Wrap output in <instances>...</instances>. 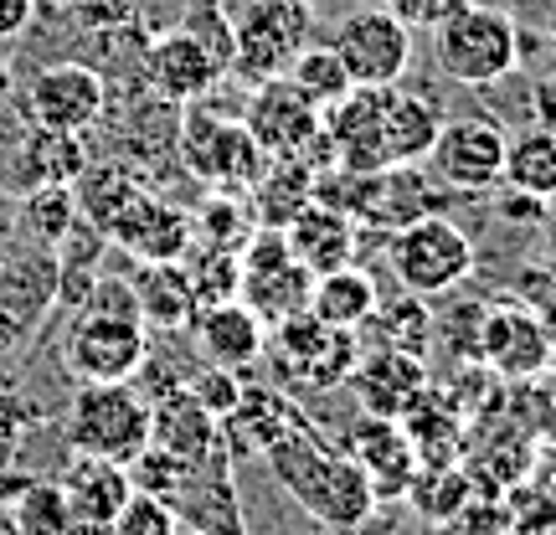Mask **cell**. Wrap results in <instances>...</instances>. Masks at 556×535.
Segmentation results:
<instances>
[{"label": "cell", "mask_w": 556, "mask_h": 535, "mask_svg": "<svg viewBox=\"0 0 556 535\" xmlns=\"http://www.w3.org/2000/svg\"><path fill=\"white\" fill-rule=\"evenodd\" d=\"M88 165H93V155H88L83 135H58V129L26 124L16 139V150H11L5 186H11V180H16L21 191H31V186H73Z\"/></svg>", "instance_id": "24"}, {"label": "cell", "mask_w": 556, "mask_h": 535, "mask_svg": "<svg viewBox=\"0 0 556 535\" xmlns=\"http://www.w3.org/2000/svg\"><path fill=\"white\" fill-rule=\"evenodd\" d=\"M150 356V330L144 319L119 315H93V309H73L67 330H62V366L78 386H99V381H135V371Z\"/></svg>", "instance_id": "7"}, {"label": "cell", "mask_w": 556, "mask_h": 535, "mask_svg": "<svg viewBox=\"0 0 556 535\" xmlns=\"http://www.w3.org/2000/svg\"><path fill=\"white\" fill-rule=\"evenodd\" d=\"M531 103H536V119L546 124V129H556V62L531 82Z\"/></svg>", "instance_id": "43"}, {"label": "cell", "mask_w": 556, "mask_h": 535, "mask_svg": "<svg viewBox=\"0 0 556 535\" xmlns=\"http://www.w3.org/2000/svg\"><path fill=\"white\" fill-rule=\"evenodd\" d=\"M377 278L345 263V268H330V273H315V289H309V315L325 319V324H340V330H361L366 319L377 315Z\"/></svg>", "instance_id": "28"}, {"label": "cell", "mask_w": 556, "mask_h": 535, "mask_svg": "<svg viewBox=\"0 0 556 535\" xmlns=\"http://www.w3.org/2000/svg\"><path fill=\"white\" fill-rule=\"evenodd\" d=\"M150 437H155L160 448H170L180 463H191L197 474H227L232 469V454L222 443L217 417L206 412L186 386L150 407Z\"/></svg>", "instance_id": "18"}, {"label": "cell", "mask_w": 556, "mask_h": 535, "mask_svg": "<svg viewBox=\"0 0 556 535\" xmlns=\"http://www.w3.org/2000/svg\"><path fill=\"white\" fill-rule=\"evenodd\" d=\"M0 535H26V531L16 525V515H11V510H0Z\"/></svg>", "instance_id": "44"}, {"label": "cell", "mask_w": 556, "mask_h": 535, "mask_svg": "<svg viewBox=\"0 0 556 535\" xmlns=\"http://www.w3.org/2000/svg\"><path fill=\"white\" fill-rule=\"evenodd\" d=\"M283 82H289L309 109H319V114L336 109V103L356 88L351 73H345V62L336 58V47H299L294 58H289V67H283Z\"/></svg>", "instance_id": "31"}, {"label": "cell", "mask_w": 556, "mask_h": 535, "mask_svg": "<svg viewBox=\"0 0 556 535\" xmlns=\"http://www.w3.org/2000/svg\"><path fill=\"white\" fill-rule=\"evenodd\" d=\"M433 176L448 191L479 196V191H495L500 186V165H505V129L490 114H464V119H443L433 150Z\"/></svg>", "instance_id": "14"}, {"label": "cell", "mask_w": 556, "mask_h": 535, "mask_svg": "<svg viewBox=\"0 0 556 535\" xmlns=\"http://www.w3.org/2000/svg\"><path fill=\"white\" fill-rule=\"evenodd\" d=\"M103 238L124 247L135 263H180L197 247V227H191V212H180L170 201L150 196L144 186H135L129 201L109 217Z\"/></svg>", "instance_id": "15"}, {"label": "cell", "mask_w": 556, "mask_h": 535, "mask_svg": "<svg viewBox=\"0 0 556 535\" xmlns=\"http://www.w3.org/2000/svg\"><path fill=\"white\" fill-rule=\"evenodd\" d=\"M520 407H526L531 433L556 448V366H546V371L531 381H520Z\"/></svg>", "instance_id": "40"}, {"label": "cell", "mask_w": 556, "mask_h": 535, "mask_svg": "<svg viewBox=\"0 0 556 535\" xmlns=\"http://www.w3.org/2000/svg\"><path fill=\"white\" fill-rule=\"evenodd\" d=\"M330 47L345 62L351 82H366V88L402 82L407 62H413V31L387 5H356L351 16H340V26L330 31Z\"/></svg>", "instance_id": "11"}, {"label": "cell", "mask_w": 556, "mask_h": 535, "mask_svg": "<svg viewBox=\"0 0 556 535\" xmlns=\"http://www.w3.org/2000/svg\"><path fill=\"white\" fill-rule=\"evenodd\" d=\"M248 135L263 144V155H304V150H325L330 135H325V114L309 109V103L299 99L294 88L283 78L263 82L253 109H248Z\"/></svg>", "instance_id": "20"}, {"label": "cell", "mask_w": 556, "mask_h": 535, "mask_svg": "<svg viewBox=\"0 0 556 535\" xmlns=\"http://www.w3.org/2000/svg\"><path fill=\"white\" fill-rule=\"evenodd\" d=\"M407 495L417 499V510H428L433 520H448L469 505V479H464V469H454V463H443V469H417Z\"/></svg>", "instance_id": "36"}, {"label": "cell", "mask_w": 556, "mask_h": 535, "mask_svg": "<svg viewBox=\"0 0 556 535\" xmlns=\"http://www.w3.org/2000/svg\"><path fill=\"white\" fill-rule=\"evenodd\" d=\"M438 67L464 88H495L520 67V26L500 5H464L454 16L433 26Z\"/></svg>", "instance_id": "3"}, {"label": "cell", "mask_w": 556, "mask_h": 535, "mask_svg": "<svg viewBox=\"0 0 556 535\" xmlns=\"http://www.w3.org/2000/svg\"><path fill=\"white\" fill-rule=\"evenodd\" d=\"M180 531V520H176V510L165 505V499H155V495H129L119 505V515L109 520V531L103 535H176Z\"/></svg>", "instance_id": "37"}, {"label": "cell", "mask_w": 556, "mask_h": 535, "mask_svg": "<svg viewBox=\"0 0 556 535\" xmlns=\"http://www.w3.org/2000/svg\"><path fill=\"white\" fill-rule=\"evenodd\" d=\"M469 0H387V11L407 26V31H417V26H443V21L454 16V11H464Z\"/></svg>", "instance_id": "41"}, {"label": "cell", "mask_w": 556, "mask_h": 535, "mask_svg": "<svg viewBox=\"0 0 556 535\" xmlns=\"http://www.w3.org/2000/svg\"><path fill=\"white\" fill-rule=\"evenodd\" d=\"M546 37L556 41V0H546Z\"/></svg>", "instance_id": "45"}, {"label": "cell", "mask_w": 556, "mask_h": 535, "mask_svg": "<svg viewBox=\"0 0 556 535\" xmlns=\"http://www.w3.org/2000/svg\"><path fill=\"white\" fill-rule=\"evenodd\" d=\"M176 155L186 160V170L212 186V191H227V196H248L258 176L268 170V155L263 144L248 135L242 119H227V114H206V109H191L176 129Z\"/></svg>", "instance_id": "6"}, {"label": "cell", "mask_w": 556, "mask_h": 535, "mask_svg": "<svg viewBox=\"0 0 556 535\" xmlns=\"http://www.w3.org/2000/svg\"><path fill=\"white\" fill-rule=\"evenodd\" d=\"M345 386L356 392V407H361V412L392 417V422H402V417L413 412L417 402L428 397L433 377H428L422 356H407V351L377 345V351H361L356 371L345 377Z\"/></svg>", "instance_id": "17"}, {"label": "cell", "mask_w": 556, "mask_h": 535, "mask_svg": "<svg viewBox=\"0 0 556 535\" xmlns=\"http://www.w3.org/2000/svg\"><path fill=\"white\" fill-rule=\"evenodd\" d=\"M242 253V289L238 298L263 319V324H278L289 315H304L309 309V289H315V273L289 253L283 232L263 227V232H248V247Z\"/></svg>", "instance_id": "8"}, {"label": "cell", "mask_w": 556, "mask_h": 535, "mask_svg": "<svg viewBox=\"0 0 556 535\" xmlns=\"http://www.w3.org/2000/svg\"><path fill=\"white\" fill-rule=\"evenodd\" d=\"M124 469H129V484H135L139 495L165 499L170 510H176L180 499H186L191 479H197V469H191V463H180L170 448H160L155 437H150V443H144V448H139L129 463H124Z\"/></svg>", "instance_id": "34"}, {"label": "cell", "mask_w": 556, "mask_h": 535, "mask_svg": "<svg viewBox=\"0 0 556 535\" xmlns=\"http://www.w3.org/2000/svg\"><path fill=\"white\" fill-rule=\"evenodd\" d=\"M500 180H505L510 191H520V196L556 201V129L536 124V129H526V135L505 139Z\"/></svg>", "instance_id": "30"}, {"label": "cell", "mask_w": 556, "mask_h": 535, "mask_svg": "<svg viewBox=\"0 0 556 535\" xmlns=\"http://www.w3.org/2000/svg\"><path fill=\"white\" fill-rule=\"evenodd\" d=\"M109 109V78L88 62H52L21 93V114L37 129H58V135H88Z\"/></svg>", "instance_id": "9"}, {"label": "cell", "mask_w": 556, "mask_h": 535, "mask_svg": "<svg viewBox=\"0 0 556 535\" xmlns=\"http://www.w3.org/2000/svg\"><path fill=\"white\" fill-rule=\"evenodd\" d=\"M67 448L73 454H93V458H114V463H129V458L150 443V402L139 397L129 381H88L73 392L67 402Z\"/></svg>", "instance_id": "5"}, {"label": "cell", "mask_w": 556, "mask_h": 535, "mask_svg": "<svg viewBox=\"0 0 556 535\" xmlns=\"http://www.w3.org/2000/svg\"><path fill=\"white\" fill-rule=\"evenodd\" d=\"M371 330H377L381 345H392V351H407V356H422L428 345H433V330L438 319L428 315V298H417L402 289L397 298H387V304H377V315L366 319Z\"/></svg>", "instance_id": "32"}, {"label": "cell", "mask_w": 556, "mask_h": 535, "mask_svg": "<svg viewBox=\"0 0 556 535\" xmlns=\"http://www.w3.org/2000/svg\"><path fill=\"white\" fill-rule=\"evenodd\" d=\"M438 129H443L438 103L392 82V93H387V119H381V155H387V165H422L428 150H433Z\"/></svg>", "instance_id": "26"}, {"label": "cell", "mask_w": 556, "mask_h": 535, "mask_svg": "<svg viewBox=\"0 0 556 535\" xmlns=\"http://www.w3.org/2000/svg\"><path fill=\"white\" fill-rule=\"evenodd\" d=\"M217 428H222V443H227V454L232 458H263L289 433L309 428V417L299 412L278 386H242L238 407L222 417Z\"/></svg>", "instance_id": "22"}, {"label": "cell", "mask_w": 556, "mask_h": 535, "mask_svg": "<svg viewBox=\"0 0 556 535\" xmlns=\"http://www.w3.org/2000/svg\"><path fill=\"white\" fill-rule=\"evenodd\" d=\"M536 5H546V0H536Z\"/></svg>", "instance_id": "48"}, {"label": "cell", "mask_w": 556, "mask_h": 535, "mask_svg": "<svg viewBox=\"0 0 556 535\" xmlns=\"http://www.w3.org/2000/svg\"><path fill=\"white\" fill-rule=\"evenodd\" d=\"M552 278H556V242H552Z\"/></svg>", "instance_id": "46"}, {"label": "cell", "mask_w": 556, "mask_h": 535, "mask_svg": "<svg viewBox=\"0 0 556 535\" xmlns=\"http://www.w3.org/2000/svg\"><path fill=\"white\" fill-rule=\"evenodd\" d=\"M37 16V0H0V41H16Z\"/></svg>", "instance_id": "42"}, {"label": "cell", "mask_w": 556, "mask_h": 535, "mask_svg": "<svg viewBox=\"0 0 556 535\" xmlns=\"http://www.w3.org/2000/svg\"><path fill=\"white\" fill-rule=\"evenodd\" d=\"M11 515L26 535H73V515H67V495L58 479H21Z\"/></svg>", "instance_id": "35"}, {"label": "cell", "mask_w": 556, "mask_h": 535, "mask_svg": "<svg viewBox=\"0 0 556 535\" xmlns=\"http://www.w3.org/2000/svg\"><path fill=\"white\" fill-rule=\"evenodd\" d=\"M387 263L407 294L443 298L475 273V242L458 221H448L443 212H428V217L387 232Z\"/></svg>", "instance_id": "4"}, {"label": "cell", "mask_w": 556, "mask_h": 535, "mask_svg": "<svg viewBox=\"0 0 556 535\" xmlns=\"http://www.w3.org/2000/svg\"><path fill=\"white\" fill-rule=\"evenodd\" d=\"M129 283H135L144 330H191L201 304L191 278H186V263H139V273Z\"/></svg>", "instance_id": "27"}, {"label": "cell", "mask_w": 556, "mask_h": 535, "mask_svg": "<svg viewBox=\"0 0 556 535\" xmlns=\"http://www.w3.org/2000/svg\"><path fill=\"white\" fill-rule=\"evenodd\" d=\"M263 360L274 366L278 392H336L361 360V335L325 324L309 309L268 324L263 340Z\"/></svg>", "instance_id": "2"}, {"label": "cell", "mask_w": 556, "mask_h": 535, "mask_svg": "<svg viewBox=\"0 0 556 535\" xmlns=\"http://www.w3.org/2000/svg\"><path fill=\"white\" fill-rule=\"evenodd\" d=\"M58 294H62L58 253L16 242V253L0 258V356L16 351L31 330H41L52 319Z\"/></svg>", "instance_id": "10"}, {"label": "cell", "mask_w": 556, "mask_h": 535, "mask_svg": "<svg viewBox=\"0 0 556 535\" xmlns=\"http://www.w3.org/2000/svg\"><path fill=\"white\" fill-rule=\"evenodd\" d=\"M263 458H268V469H274L278 484L289 489V499H294L304 515H315L325 531L351 535L377 515V489H371V479L361 474V463L351 454L330 448V443L315 433V422L299 428V433H289Z\"/></svg>", "instance_id": "1"}, {"label": "cell", "mask_w": 556, "mask_h": 535, "mask_svg": "<svg viewBox=\"0 0 556 535\" xmlns=\"http://www.w3.org/2000/svg\"><path fill=\"white\" fill-rule=\"evenodd\" d=\"M78 221L83 217H78V196H73V186H31V191H21V206H16L11 232H16V242H26V247H47V253H58Z\"/></svg>", "instance_id": "29"}, {"label": "cell", "mask_w": 556, "mask_h": 535, "mask_svg": "<svg viewBox=\"0 0 556 535\" xmlns=\"http://www.w3.org/2000/svg\"><path fill=\"white\" fill-rule=\"evenodd\" d=\"M0 62H5V41H0Z\"/></svg>", "instance_id": "47"}, {"label": "cell", "mask_w": 556, "mask_h": 535, "mask_svg": "<svg viewBox=\"0 0 556 535\" xmlns=\"http://www.w3.org/2000/svg\"><path fill=\"white\" fill-rule=\"evenodd\" d=\"M345 454L356 458L361 474L371 479L377 499H407L417 469H422V458H417L407 428L392 422V417H371V412H361L356 422H351Z\"/></svg>", "instance_id": "19"}, {"label": "cell", "mask_w": 556, "mask_h": 535, "mask_svg": "<svg viewBox=\"0 0 556 535\" xmlns=\"http://www.w3.org/2000/svg\"><path fill=\"white\" fill-rule=\"evenodd\" d=\"M304 31H309V16L299 0H258L232 26V67L227 73H238L248 88L283 78L289 58L304 47Z\"/></svg>", "instance_id": "12"}, {"label": "cell", "mask_w": 556, "mask_h": 535, "mask_svg": "<svg viewBox=\"0 0 556 535\" xmlns=\"http://www.w3.org/2000/svg\"><path fill=\"white\" fill-rule=\"evenodd\" d=\"M475 360L500 381H531L552 366V330L526 304H484Z\"/></svg>", "instance_id": "13"}, {"label": "cell", "mask_w": 556, "mask_h": 535, "mask_svg": "<svg viewBox=\"0 0 556 535\" xmlns=\"http://www.w3.org/2000/svg\"><path fill=\"white\" fill-rule=\"evenodd\" d=\"M283 242L309 273H330V268H345L356 258V221L330 201L309 196L299 206V217L283 227Z\"/></svg>", "instance_id": "25"}, {"label": "cell", "mask_w": 556, "mask_h": 535, "mask_svg": "<svg viewBox=\"0 0 556 535\" xmlns=\"http://www.w3.org/2000/svg\"><path fill=\"white\" fill-rule=\"evenodd\" d=\"M191 335H197V351L206 366H227V371H248L263 360V340H268V324H263L242 298H222V304H201L197 319H191Z\"/></svg>", "instance_id": "23"}, {"label": "cell", "mask_w": 556, "mask_h": 535, "mask_svg": "<svg viewBox=\"0 0 556 535\" xmlns=\"http://www.w3.org/2000/svg\"><path fill=\"white\" fill-rule=\"evenodd\" d=\"M191 227H197V242H232V247H238V238L253 232L248 227V206L238 196H227V191H212L206 206L191 217Z\"/></svg>", "instance_id": "38"}, {"label": "cell", "mask_w": 556, "mask_h": 535, "mask_svg": "<svg viewBox=\"0 0 556 535\" xmlns=\"http://www.w3.org/2000/svg\"><path fill=\"white\" fill-rule=\"evenodd\" d=\"M62 495H67V515H73V535H103L109 520L119 515V505L135 495L129 469L114 458H93V454H73L67 469L58 474Z\"/></svg>", "instance_id": "21"}, {"label": "cell", "mask_w": 556, "mask_h": 535, "mask_svg": "<svg viewBox=\"0 0 556 535\" xmlns=\"http://www.w3.org/2000/svg\"><path fill=\"white\" fill-rule=\"evenodd\" d=\"M144 78H150V93L165 103H201L222 78H227V62L197 37V31H165V37L150 41L144 52Z\"/></svg>", "instance_id": "16"}, {"label": "cell", "mask_w": 556, "mask_h": 535, "mask_svg": "<svg viewBox=\"0 0 556 535\" xmlns=\"http://www.w3.org/2000/svg\"><path fill=\"white\" fill-rule=\"evenodd\" d=\"M242 386H248V381H242V371H227V366H201L197 377H186V392H191L206 412L217 417V422L238 407Z\"/></svg>", "instance_id": "39"}, {"label": "cell", "mask_w": 556, "mask_h": 535, "mask_svg": "<svg viewBox=\"0 0 556 535\" xmlns=\"http://www.w3.org/2000/svg\"><path fill=\"white\" fill-rule=\"evenodd\" d=\"M186 278L197 289V304H222L238 298L242 289V253L232 242H197V253H186Z\"/></svg>", "instance_id": "33"}]
</instances>
